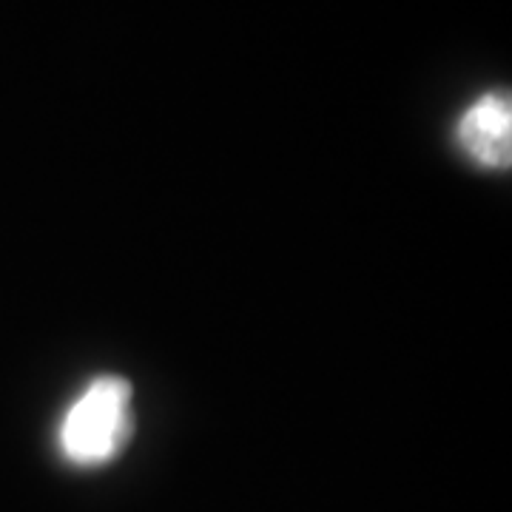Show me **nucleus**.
I'll return each mask as SVG.
<instances>
[{"label": "nucleus", "mask_w": 512, "mask_h": 512, "mask_svg": "<svg viewBox=\"0 0 512 512\" xmlns=\"http://www.w3.org/2000/svg\"><path fill=\"white\" fill-rule=\"evenodd\" d=\"M134 436V387L117 373L94 376L57 421L60 458L77 470L106 467Z\"/></svg>", "instance_id": "1"}, {"label": "nucleus", "mask_w": 512, "mask_h": 512, "mask_svg": "<svg viewBox=\"0 0 512 512\" xmlns=\"http://www.w3.org/2000/svg\"><path fill=\"white\" fill-rule=\"evenodd\" d=\"M456 143L461 154L487 171H507L512 165V100L507 92L478 97L458 117Z\"/></svg>", "instance_id": "2"}]
</instances>
